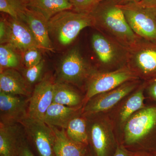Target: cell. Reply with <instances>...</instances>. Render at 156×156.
I'll return each instance as SVG.
<instances>
[{
	"instance_id": "6da1fadb",
	"label": "cell",
	"mask_w": 156,
	"mask_h": 156,
	"mask_svg": "<svg viewBox=\"0 0 156 156\" xmlns=\"http://www.w3.org/2000/svg\"><path fill=\"white\" fill-rule=\"evenodd\" d=\"M118 143L138 156H156V103L150 102L126 122Z\"/></svg>"
},
{
	"instance_id": "7a4b0ae2",
	"label": "cell",
	"mask_w": 156,
	"mask_h": 156,
	"mask_svg": "<svg viewBox=\"0 0 156 156\" xmlns=\"http://www.w3.org/2000/svg\"><path fill=\"white\" fill-rule=\"evenodd\" d=\"M90 14L93 18V27L128 49L140 39L131 30L117 4L97 5Z\"/></svg>"
},
{
	"instance_id": "3957f363",
	"label": "cell",
	"mask_w": 156,
	"mask_h": 156,
	"mask_svg": "<svg viewBox=\"0 0 156 156\" xmlns=\"http://www.w3.org/2000/svg\"><path fill=\"white\" fill-rule=\"evenodd\" d=\"M86 116L89 146L94 156H114L119 143L107 115L100 113Z\"/></svg>"
},
{
	"instance_id": "277c9868",
	"label": "cell",
	"mask_w": 156,
	"mask_h": 156,
	"mask_svg": "<svg viewBox=\"0 0 156 156\" xmlns=\"http://www.w3.org/2000/svg\"><path fill=\"white\" fill-rule=\"evenodd\" d=\"M50 34L62 46L72 43L81 31L88 27H94L92 15L69 10L61 11L48 22Z\"/></svg>"
},
{
	"instance_id": "5b68a950",
	"label": "cell",
	"mask_w": 156,
	"mask_h": 156,
	"mask_svg": "<svg viewBox=\"0 0 156 156\" xmlns=\"http://www.w3.org/2000/svg\"><path fill=\"white\" fill-rule=\"evenodd\" d=\"M97 70L83 58L78 48H73L62 59L55 82L69 84L85 92L87 81Z\"/></svg>"
},
{
	"instance_id": "8992f818",
	"label": "cell",
	"mask_w": 156,
	"mask_h": 156,
	"mask_svg": "<svg viewBox=\"0 0 156 156\" xmlns=\"http://www.w3.org/2000/svg\"><path fill=\"white\" fill-rule=\"evenodd\" d=\"M126 65L139 80H156V42L142 38L128 49Z\"/></svg>"
},
{
	"instance_id": "52a82bcc",
	"label": "cell",
	"mask_w": 156,
	"mask_h": 156,
	"mask_svg": "<svg viewBox=\"0 0 156 156\" xmlns=\"http://www.w3.org/2000/svg\"><path fill=\"white\" fill-rule=\"evenodd\" d=\"M92 48L97 56L100 71L108 72L119 69L127 65L128 49L107 36L93 34Z\"/></svg>"
},
{
	"instance_id": "ba28073f",
	"label": "cell",
	"mask_w": 156,
	"mask_h": 156,
	"mask_svg": "<svg viewBox=\"0 0 156 156\" xmlns=\"http://www.w3.org/2000/svg\"><path fill=\"white\" fill-rule=\"evenodd\" d=\"M131 30L140 38L156 42V8L132 2L117 4Z\"/></svg>"
},
{
	"instance_id": "9c48e42d",
	"label": "cell",
	"mask_w": 156,
	"mask_h": 156,
	"mask_svg": "<svg viewBox=\"0 0 156 156\" xmlns=\"http://www.w3.org/2000/svg\"><path fill=\"white\" fill-rule=\"evenodd\" d=\"M136 80L139 79L127 65L111 71L97 70L87 81L84 92V105L94 95L112 90L128 81Z\"/></svg>"
},
{
	"instance_id": "30bf717a",
	"label": "cell",
	"mask_w": 156,
	"mask_h": 156,
	"mask_svg": "<svg viewBox=\"0 0 156 156\" xmlns=\"http://www.w3.org/2000/svg\"><path fill=\"white\" fill-rule=\"evenodd\" d=\"M142 82L140 80L128 81L112 90L94 95L83 106V115L108 112L123 98L135 91Z\"/></svg>"
},
{
	"instance_id": "8fae6325",
	"label": "cell",
	"mask_w": 156,
	"mask_h": 156,
	"mask_svg": "<svg viewBox=\"0 0 156 156\" xmlns=\"http://www.w3.org/2000/svg\"><path fill=\"white\" fill-rule=\"evenodd\" d=\"M26 136L38 156H56L55 135L51 127L41 120L27 117L20 123Z\"/></svg>"
},
{
	"instance_id": "7c38bea8",
	"label": "cell",
	"mask_w": 156,
	"mask_h": 156,
	"mask_svg": "<svg viewBox=\"0 0 156 156\" xmlns=\"http://www.w3.org/2000/svg\"><path fill=\"white\" fill-rule=\"evenodd\" d=\"M145 87V82L143 81L135 91L123 98L114 108L105 113L111 122L116 137L128 119L146 105L144 103L146 98L144 94Z\"/></svg>"
},
{
	"instance_id": "4fadbf2b",
	"label": "cell",
	"mask_w": 156,
	"mask_h": 156,
	"mask_svg": "<svg viewBox=\"0 0 156 156\" xmlns=\"http://www.w3.org/2000/svg\"><path fill=\"white\" fill-rule=\"evenodd\" d=\"M30 97L0 92V123L20 124L28 116Z\"/></svg>"
},
{
	"instance_id": "5bb4252c",
	"label": "cell",
	"mask_w": 156,
	"mask_h": 156,
	"mask_svg": "<svg viewBox=\"0 0 156 156\" xmlns=\"http://www.w3.org/2000/svg\"><path fill=\"white\" fill-rule=\"evenodd\" d=\"M55 81L46 76L36 84L30 97L28 117L42 121L48 108L53 103Z\"/></svg>"
},
{
	"instance_id": "9a60e30c",
	"label": "cell",
	"mask_w": 156,
	"mask_h": 156,
	"mask_svg": "<svg viewBox=\"0 0 156 156\" xmlns=\"http://www.w3.org/2000/svg\"><path fill=\"white\" fill-rule=\"evenodd\" d=\"M7 20L8 34L6 44L23 53L30 48H37L42 50L33 34L25 23L12 17Z\"/></svg>"
},
{
	"instance_id": "2e32d148",
	"label": "cell",
	"mask_w": 156,
	"mask_h": 156,
	"mask_svg": "<svg viewBox=\"0 0 156 156\" xmlns=\"http://www.w3.org/2000/svg\"><path fill=\"white\" fill-rule=\"evenodd\" d=\"M23 21L30 29L42 50L53 51L48 20L41 14L26 8Z\"/></svg>"
},
{
	"instance_id": "e0dca14e",
	"label": "cell",
	"mask_w": 156,
	"mask_h": 156,
	"mask_svg": "<svg viewBox=\"0 0 156 156\" xmlns=\"http://www.w3.org/2000/svg\"><path fill=\"white\" fill-rule=\"evenodd\" d=\"M24 135L21 124L0 123V156H18L20 141Z\"/></svg>"
},
{
	"instance_id": "ac0fdd59",
	"label": "cell",
	"mask_w": 156,
	"mask_h": 156,
	"mask_svg": "<svg viewBox=\"0 0 156 156\" xmlns=\"http://www.w3.org/2000/svg\"><path fill=\"white\" fill-rule=\"evenodd\" d=\"M0 92L30 97L32 91L22 75L15 69H9L0 73Z\"/></svg>"
},
{
	"instance_id": "d6986e66",
	"label": "cell",
	"mask_w": 156,
	"mask_h": 156,
	"mask_svg": "<svg viewBox=\"0 0 156 156\" xmlns=\"http://www.w3.org/2000/svg\"><path fill=\"white\" fill-rule=\"evenodd\" d=\"M82 108L53 103L48 108L42 121L48 126L66 129L69 122L82 112Z\"/></svg>"
},
{
	"instance_id": "ffe728a7",
	"label": "cell",
	"mask_w": 156,
	"mask_h": 156,
	"mask_svg": "<svg viewBox=\"0 0 156 156\" xmlns=\"http://www.w3.org/2000/svg\"><path fill=\"white\" fill-rule=\"evenodd\" d=\"M51 127L55 135L54 151L56 156H84L88 146L73 141L67 136L65 129Z\"/></svg>"
},
{
	"instance_id": "44dd1931",
	"label": "cell",
	"mask_w": 156,
	"mask_h": 156,
	"mask_svg": "<svg viewBox=\"0 0 156 156\" xmlns=\"http://www.w3.org/2000/svg\"><path fill=\"white\" fill-rule=\"evenodd\" d=\"M26 7L39 13L48 21L61 11L73 9L68 0H24Z\"/></svg>"
},
{
	"instance_id": "7402d4cb",
	"label": "cell",
	"mask_w": 156,
	"mask_h": 156,
	"mask_svg": "<svg viewBox=\"0 0 156 156\" xmlns=\"http://www.w3.org/2000/svg\"><path fill=\"white\" fill-rule=\"evenodd\" d=\"M84 95L69 84L54 83L53 103L73 108L83 107Z\"/></svg>"
},
{
	"instance_id": "603a6c76",
	"label": "cell",
	"mask_w": 156,
	"mask_h": 156,
	"mask_svg": "<svg viewBox=\"0 0 156 156\" xmlns=\"http://www.w3.org/2000/svg\"><path fill=\"white\" fill-rule=\"evenodd\" d=\"M65 131L67 136L73 141L89 145L87 118L83 113L69 122Z\"/></svg>"
},
{
	"instance_id": "cb8c5ba5",
	"label": "cell",
	"mask_w": 156,
	"mask_h": 156,
	"mask_svg": "<svg viewBox=\"0 0 156 156\" xmlns=\"http://www.w3.org/2000/svg\"><path fill=\"white\" fill-rule=\"evenodd\" d=\"M17 50L8 44L0 46V68L3 70L19 67L20 64V57Z\"/></svg>"
},
{
	"instance_id": "d4e9b609",
	"label": "cell",
	"mask_w": 156,
	"mask_h": 156,
	"mask_svg": "<svg viewBox=\"0 0 156 156\" xmlns=\"http://www.w3.org/2000/svg\"><path fill=\"white\" fill-rule=\"evenodd\" d=\"M26 8L24 0H0V11L14 19L22 20Z\"/></svg>"
},
{
	"instance_id": "484cf974",
	"label": "cell",
	"mask_w": 156,
	"mask_h": 156,
	"mask_svg": "<svg viewBox=\"0 0 156 156\" xmlns=\"http://www.w3.org/2000/svg\"><path fill=\"white\" fill-rule=\"evenodd\" d=\"M44 66L45 61L43 59L38 64L31 67L26 68L23 70L22 75L30 87L41 80Z\"/></svg>"
},
{
	"instance_id": "4316f807",
	"label": "cell",
	"mask_w": 156,
	"mask_h": 156,
	"mask_svg": "<svg viewBox=\"0 0 156 156\" xmlns=\"http://www.w3.org/2000/svg\"><path fill=\"white\" fill-rule=\"evenodd\" d=\"M76 12L90 14L103 0H68Z\"/></svg>"
},
{
	"instance_id": "83f0119b",
	"label": "cell",
	"mask_w": 156,
	"mask_h": 156,
	"mask_svg": "<svg viewBox=\"0 0 156 156\" xmlns=\"http://www.w3.org/2000/svg\"><path fill=\"white\" fill-rule=\"evenodd\" d=\"M23 62L26 68H30L38 64L42 61V56L40 49L30 48L23 53Z\"/></svg>"
},
{
	"instance_id": "f1b7e54d",
	"label": "cell",
	"mask_w": 156,
	"mask_h": 156,
	"mask_svg": "<svg viewBox=\"0 0 156 156\" xmlns=\"http://www.w3.org/2000/svg\"><path fill=\"white\" fill-rule=\"evenodd\" d=\"M145 83L146 98H147L150 102L156 103V80Z\"/></svg>"
},
{
	"instance_id": "f546056e",
	"label": "cell",
	"mask_w": 156,
	"mask_h": 156,
	"mask_svg": "<svg viewBox=\"0 0 156 156\" xmlns=\"http://www.w3.org/2000/svg\"><path fill=\"white\" fill-rule=\"evenodd\" d=\"M18 156H35L30 147V144L25 134L20 141Z\"/></svg>"
},
{
	"instance_id": "4dcf8cb0",
	"label": "cell",
	"mask_w": 156,
	"mask_h": 156,
	"mask_svg": "<svg viewBox=\"0 0 156 156\" xmlns=\"http://www.w3.org/2000/svg\"><path fill=\"white\" fill-rule=\"evenodd\" d=\"M8 34V20L3 17L0 20V43L1 44H7Z\"/></svg>"
},
{
	"instance_id": "1f68e13d",
	"label": "cell",
	"mask_w": 156,
	"mask_h": 156,
	"mask_svg": "<svg viewBox=\"0 0 156 156\" xmlns=\"http://www.w3.org/2000/svg\"><path fill=\"white\" fill-rule=\"evenodd\" d=\"M114 156H138L126 150L119 144L117 150Z\"/></svg>"
},
{
	"instance_id": "d6a6232c",
	"label": "cell",
	"mask_w": 156,
	"mask_h": 156,
	"mask_svg": "<svg viewBox=\"0 0 156 156\" xmlns=\"http://www.w3.org/2000/svg\"><path fill=\"white\" fill-rule=\"evenodd\" d=\"M136 3L141 6L156 8V0H141Z\"/></svg>"
},
{
	"instance_id": "836d02e7",
	"label": "cell",
	"mask_w": 156,
	"mask_h": 156,
	"mask_svg": "<svg viewBox=\"0 0 156 156\" xmlns=\"http://www.w3.org/2000/svg\"><path fill=\"white\" fill-rule=\"evenodd\" d=\"M84 156H94L89 146H88V149H87V151Z\"/></svg>"
},
{
	"instance_id": "e575fe53",
	"label": "cell",
	"mask_w": 156,
	"mask_h": 156,
	"mask_svg": "<svg viewBox=\"0 0 156 156\" xmlns=\"http://www.w3.org/2000/svg\"><path fill=\"white\" fill-rule=\"evenodd\" d=\"M131 2H140L141 0H131Z\"/></svg>"
}]
</instances>
